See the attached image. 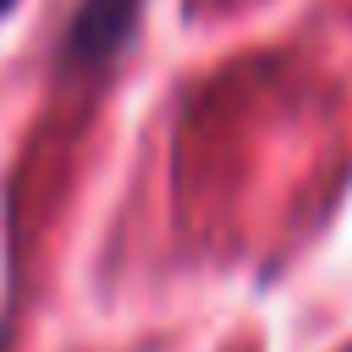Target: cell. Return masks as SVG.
<instances>
[{"instance_id": "obj_1", "label": "cell", "mask_w": 352, "mask_h": 352, "mask_svg": "<svg viewBox=\"0 0 352 352\" xmlns=\"http://www.w3.org/2000/svg\"><path fill=\"white\" fill-rule=\"evenodd\" d=\"M143 0H77L72 22L60 33V66L72 72H104L138 33Z\"/></svg>"}, {"instance_id": "obj_2", "label": "cell", "mask_w": 352, "mask_h": 352, "mask_svg": "<svg viewBox=\"0 0 352 352\" xmlns=\"http://www.w3.org/2000/svg\"><path fill=\"white\" fill-rule=\"evenodd\" d=\"M11 6H16V0H0V16H6V11H11Z\"/></svg>"}]
</instances>
